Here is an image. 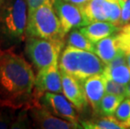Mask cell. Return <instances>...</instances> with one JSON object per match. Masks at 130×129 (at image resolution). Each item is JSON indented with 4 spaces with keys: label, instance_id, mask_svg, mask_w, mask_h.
Wrapping results in <instances>:
<instances>
[{
    "label": "cell",
    "instance_id": "d6986e66",
    "mask_svg": "<svg viewBox=\"0 0 130 129\" xmlns=\"http://www.w3.org/2000/svg\"><path fill=\"white\" fill-rule=\"evenodd\" d=\"M115 117L127 128L130 127V98L125 97L114 113Z\"/></svg>",
    "mask_w": 130,
    "mask_h": 129
},
{
    "label": "cell",
    "instance_id": "9a60e30c",
    "mask_svg": "<svg viewBox=\"0 0 130 129\" xmlns=\"http://www.w3.org/2000/svg\"><path fill=\"white\" fill-rule=\"evenodd\" d=\"M83 128L87 129H125L127 128L120 122L114 115L102 116L101 118L81 122Z\"/></svg>",
    "mask_w": 130,
    "mask_h": 129
},
{
    "label": "cell",
    "instance_id": "277c9868",
    "mask_svg": "<svg viewBox=\"0 0 130 129\" xmlns=\"http://www.w3.org/2000/svg\"><path fill=\"white\" fill-rule=\"evenodd\" d=\"M28 36L64 40L60 22L52 2L43 4L29 15L26 29V37Z\"/></svg>",
    "mask_w": 130,
    "mask_h": 129
},
{
    "label": "cell",
    "instance_id": "484cf974",
    "mask_svg": "<svg viewBox=\"0 0 130 129\" xmlns=\"http://www.w3.org/2000/svg\"><path fill=\"white\" fill-rule=\"evenodd\" d=\"M126 94H127V97L130 98V82L126 85Z\"/></svg>",
    "mask_w": 130,
    "mask_h": 129
},
{
    "label": "cell",
    "instance_id": "cb8c5ba5",
    "mask_svg": "<svg viewBox=\"0 0 130 129\" xmlns=\"http://www.w3.org/2000/svg\"><path fill=\"white\" fill-rule=\"evenodd\" d=\"M10 122L9 119L0 112V129H5L8 127H10Z\"/></svg>",
    "mask_w": 130,
    "mask_h": 129
},
{
    "label": "cell",
    "instance_id": "44dd1931",
    "mask_svg": "<svg viewBox=\"0 0 130 129\" xmlns=\"http://www.w3.org/2000/svg\"><path fill=\"white\" fill-rule=\"evenodd\" d=\"M118 43L124 53H130V24H127L118 33Z\"/></svg>",
    "mask_w": 130,
    "mask_h": 129
},
{
    "label": "cell",
    "instance_id": "5bb4252c",
    "mask_svg": "<svg viewBox=\"0 0 130 129\" xmlns=\"http://www.w3.org/2000/svg\"><path fill=\"white\" fill-rule=\"evenodd\" d=\"M118 33L104 38L95 44V54L104 62L105 65L123 52L118 43Z\"/></svg>",
    "mask_w": 130,
    "mask_h": 129
},
{
    "label": "cell",
    "instance_id": "4316f807",
    "mask_svg": "<svg viewBox=\"0 0 130 129\" xmlns=\"http://www.w3.org/2000/svg\"><path fill=\"white\" fill-rule=\"evenodd\" d=\"M126 60H127V65H128V68L130 69V53L126 54Z\"/></svg>",
    "mask_w": 130,
    "mask_h": 129
},
{
    "label": "cell",
    "instance_id": "4fadbf2b",
    "mask_svg": "<svg viewBox=\"0 0 130 129\" xmlns=\"http://www.w3.org/2000/svg\"><path fill=\"white\" fill-rule=\"evenodd\" d=\"M121 28L122 27L108 21H95L79 29L82 34H84L92 42L96 44L104 38L119 32Z\"/></svg>",
    "mask_w": 130,
    "mask_h": 129
},
{
    "label": "cell",
    "instance_id": "2e32d148",
    "mask_svg": "<svg viewBox=\"0 0 130 129\" xmlns=\"http://www.w3.org/2000/svg\"><path fill=\"white\" fill-rule=\"evenodd\" d=\"M66 36L67 37L66 41L67 45L95 53V44L92 42L84 34H82L80 29H72Z\"/></svg>",
    "mask_w": 130,
    "mask_h": 129
},
{
    "label": "cell",
    "instance_id": "6da1fadb",
    "mask_svg": "<svg viewBox=\"0 0 130 129\" xmlns=\"http://www.w3.org/2000/svg\"><path fill=\"white\" fill-rule=\"evenodd\" d=\"M35 76L29 63L12 50H0V106L29 108Z\"/></svg>",
    "mask_w": 130,
    "mask_h": 129
},
{
    "label": "cell",
    "instance_id": "8992f818",
    "mask_svg": "<svg viewBox=\"0 0 130 129\" xmlns=\"http://www.w3.org/2000/svg\"><path fill=\"white\" fill-rule=\"evenodd\" d=\"M82 8L90 23L108 21L119 26L121 0H89Z\"/></svg>",
    "mask_w": 130,
    "mask_h": 129
},
{
    "label": "cell",
    "instance_id": "5b68a950",
    "mask_svg": "<svg viewBox=\"0 0 130 129\" xmlns=\"http://www.w3.org/2000/svg\"><path fill=\"white\" fill-rule=\"evenodd\" d=\"M64 47V40H50L37 37H26V56L37 70H40L59 61Z\"/></svg>",
    "mask_w": 130,
    "mask_h": 129
},
{
    "label": "cell",
    "instance_id": "30bf717a",
    "mask_svg": "<svg viewBox=\"0 0 130 129\" xmlns=\"http://www.w3.org/2000/svg\"><path fill=\"white\" fill-rule=\"evenodd\" d=\"M30 117L35 125L42 129H76L83 128L82 125L76 124L56 116L40 102H36L29 108Z\"/></svg>",
    "mask_w": 130,
    "mask_h": 129
},
{
    "label": "cell",
    "instance_id": "7c38bea8",
    "mask_svg": "<svg viewBox=\"0 0 130 129\" xmlns=\"http://www.w3.org/2000/svg\"><path fill=\"white\" fill-rule=\"evenodd\" d=\"M82 84L89 105L96 113L100 101L106 94L104 76L102 74H98L90 76L82 81Z\"/></svg>",
    "mask_w": 130,
    "mask_h": 129
},
{
    "label": "cell",
    "instance_id": "603a6c76",
    "mask_svg": "<svg viewBox=\"0 0 130 129\" xmlns=\"http://www.w3.org/2000/svg\"><path fill=\"white\" fill-rule=\"evenodd\" d=\"M48 2H52V0H27L29 15L34 12L35 9H37L38 8H40Z\"/></svg>",
    "mask_w": 130,
    "mask_h": 129
},
{
    "label": "cell",
    "instance_id": "d4e9b609",
    "mask_svg": "<svg viewBox=\"0 0 130 129\" xmlns=\"http://www.w3.org/2000/svg\"><path fill=\"white\" fill-rule=\"evenodd\" d=\"M64 1L82 7V6H84V5L87 4V3L89 1V0H64Z\"/></svg>",
    "mask_w": 130,
    "mask_h": 129
},
{
    "label": "cell",
    "instance_id": "ac0fdd59",
    "mask_svg": "<svg viewBox=\"0 0 130 129\" xmlns=\"http://www.w3.org/2000/svg\"><path fill=\"white\" fill-rule=\"evenodd\" d=\"M124 98L125 97H120V96L106 93L100 101L96 114H99L101 116H112V115H114L116 110Z\"/></svg>",
    "mask_w": 130,
    "mask_h": 129
},
{
    "label": "cell",
    "instance_id": "3957f363",
    "mask_svg": "<svg viewBox=\"0 0 130 129\" xmlns=\"http://www.w3.org/2000/svg\"><path fill=\"white\" fill-rule=\"evenodd\" d=\"M27 0H6L0 7V36L9 44L26 39L28 24Z\"/></svg>",
    "mask_w": 130,
    "mask_h": 129
},
{
    "label": "cell",
    "instance_id": "e0dca14e",
    "mask_svg": "<svg viewBox=\"0 0 130 129\" xmlns=\"http://www.w3.org/2000/svg\"><path fill=\"white\" fill-rule=\"evenodd\" d=\"M102 75L105 77L113 80L125 86L130 82V69L127 64L112 67L105 65Z\"/></svg>",
    "mask_w": 130,
    "mask_h": 129
},
{
    "label": "cell",
    "instance_id": "ffe728a7",
    "mask_svg": "<svg viewBox=\"0 0 130 129\" xmlns=\"http://www.w3.org/2000/svg\"><path fill=\"white\" fill-rule=\"evenodd\" d=\"M104 80H105V89H106V93L127 97L125 85L118 83V82L105 77V76H104Z\"/></svg>",
    "mask_w": 130,
    "mask_h": 129
},
{
    "label": "cell",
    "instance_id": "83f0119b",
    "mask_svg": "<svg viewBox=\"0 0 130 129\" xmlns=\"http://www.w3.org/2000/svg\"><path fill=\"white\" fill-rule=\"evenodd\" d=\"M5 1H6V0H0V7H1L2 5L4 4V2H5Z\"/></svg>",
    "mask_w": 130,
    "mask_h": 129
},
{
    "label": "cell",
    "instance_id": "9c48e42d",
    "mask_svg": "<svg viewBox=\"0 0 130 129\" xmlns=\"http://www.w3.org/2000/svg\"><path fill=\"white\" fill-rule=\"evenodd\" d=\"M40 103L60 118L82 125L79 122L77 109L62 93L46 92L40 97Z\"/></svg>",
    "mask_w": 130,
    "mask_h": 129
},
{
    "label": "cell",
    "instance_id": "7402d4cb",
    "mask_svg": "<svg viewBox=\"0 0 130 129\" xmlns=\"http://www.w3.org/2000/svg\"><path fill=\"white\" fill-rule=\"evenodd\" d=\"M121 17L119 26L123 27L130 22V0H121Z\"/></svg>",
    "mask_w": 130,
    "mask_h": 129
},
{
    "label": "cell",
    "instance_id": "8fae6325",
    "mask_svg": "<svg viewBox=\"0 0 130 129\" xmlns=\"http://www.w3.org/2000/svg\"><path fill=\"white\" fill-rule=\"evenodd\" d=\"M61 76L63 94L75 106L77 111H84L89 102L86 97L82 81L62 72Z\"/></svg>",
    "mask_w": 130,
    "mask_h": 129
},
{
    "label": "cell",
    "instance_id": "ba28073f",
    "mask_svg": "<svg viewBox=\"0 0 130 129\" xmlns=\"http://www.w3.org/2000/svg\"><path fill=\"white\" fill-rule=\"evenodd\" d=\"M46 92L63 93L62 76L59 61L38 70L35 82L34 104L40 102V97Z\"/></svg>",
    "mask_w": 130,
    "mask_h": 129
},
{
    "label": "cell",
    "instance_id": "7a4b0ae2",
    "mask_svg": "<svg viewBox=\"0 0 130 129\" xmlns=\"http://www.w3.org/2000/svg\"><path fill=\"white\" fill-rule=\"evenodd\" d=\"M104 62L94 53L67 45L59 59V67L62 73L84 81L90 76L102 74Z\"/></svg>",
    "mask_w": 130,
    "mask_h": 129
},
{
    "label": "cell",
    "instance_id": "52a82bcc",
    "mask_svg": "<svg viewBox=\"0 0 130 129\" xmlns=\"http://www.w3.org/2000/svg\"><path fill=\"white\" fill-rule=\"evenodd\" d=\"M52 3L60 22L64 39L72 29L82 28L90 24L81 6L64 0H52Z\"/></svg>",
    "mask_w": 130,
    "mask_h": 129
}]
</instances>
